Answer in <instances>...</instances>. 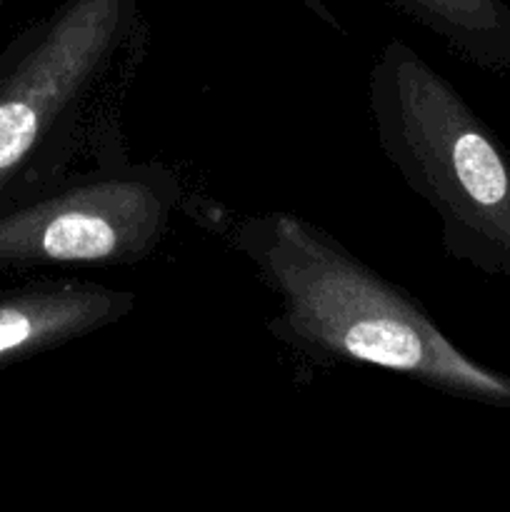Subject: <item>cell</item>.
Wrapping results in <instances>:
<instances>
[{
  "mask_svg": "<svg viewBox=\"0 0 510 512\" xmlns=\"http://www.w3.org/2000/svg\"><path fill=\"white\" fill-rule=\"evenodd\" d=\"M230 243L278 295L265 330L318 365H365L465 403L510 410V375L470 358L418 298L293 213L230 223Z\"/></svg>",
  "mask_w": 510,
  "mask_h": 512,
  "instance_id": "6da1fadb",
  "label": "cell"
},
{
  "mask_svg": "<svg viewBox=\"0 0 510 512\" xmlns=\"http://www.w3.org/2000/svg\"><path fill=\"white\" fill-rule=\"evenodd\" d=\"M148 55L140 0H63L0 65V203L128 155L123 110Z\"/></svg>",
  "mask_w": 510,
  "mask_h": 512,
  "instance_id": "7a4b0ae2",
  "label": "cell"
},
{
  "mask_svg": "<svg viewBox=\"0 0 510 512\" xmlns=\"http://www.w3.org/2000/svg\"><path fill=\"white\" fill-rule=\"evenodd\" d=\"M375 140L440 223L443 250L510 278V150L458 88L403 40L368 75Z\"/></svg>",
  "mask_w": 510,
  "mask_h": 512,
  "instance_id": "3957f363",
  "label": "cell"
},
{
  "mask_svg": "<svg viewBox=\"0 0 510 512\" xmlns=\"http://www.w3.org/2000/svg\"><path fill=\"white\" fill-rule=\"evenodd\" d=\"M183 185L173 168L130 155L70 170L0 210L3 268H123L155 255Z\"/></svg>",
  "mask_w": 510,
  "mask_h": 512,
  "instance_id": "277c9868",
  "label": "cell"
},
{
  "mask_svg": "<svg viewBox=\"0 0 510 512\" xmlns=\"http://www.w3.org/2000/svg\"><path fill=\"white\" fill-rule=\"evenodd\" d=\"M133 290L93 280H35L0 290V373L128 318Z\"/></svg>",
  "mask_w": 510,
  "mask_h": 512,
  "instance_id": "5b68a950",
  "label": "cell"
},
{
  "mask_svg": "<svg viewBox=\"0 0 510 512\" xmlns=\"http://www.w3.org/2000/svg\"><path fill=\"white\" fill-rule=\"evenodd\" d=\"M400 15L443 40L470 65L505 73L510 70L508 0H383Z\"/></svg>",
  "mask_w": 510,
  "mask_h": 512,
  "instance_id": "8992f818",
  "label": "cell"
},
{
  "mask_svg": "<svg viewBox=\"0 0 510 512\" xmlns=\"http://www.w3.org/2000/svg\"><path fill=\"white\" fill-rule=\"evenodd\" d=\"M300 3L305 5V8L310 10V13L315 15V18L320 20V23H325L328 25V28H333V30H343V23H340V18L338 15L333 13V10L328 8V5H325V0H300Z\"/></svg>",
  "mask_w": 510,
  "mask_h": 512,
  "instance_id": "52a82bcc",
  "label": "cell"
}]
</instances>
